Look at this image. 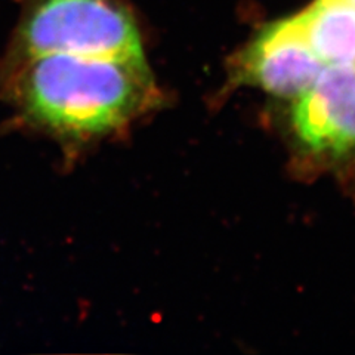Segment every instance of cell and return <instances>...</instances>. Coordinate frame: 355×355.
Segmentation results:
<instances>
[{
    "label": "cell",
    "mask_w": 355,
    "mask_h": 355,
    "mask_svg": "<svg viewBox=\"0 0 355 355\" xmlns=\"http://www.w3.org/2000/svg\"><path fill=\"white\" fill-rule=\"evenodd\" d=\"M324 69L295 17L265 27L236 61V79L282 98H297Z\"/></svg>",
    "instance_id": "obj_3"
},
{
    "label": "cell",
    "mask_w": 355,
    "mask_h": 355,
    "mask_svg": "<svg viewBox=\"0 0 355 355\" xmlns=\"http://www.w3.org/2000/svg\"><path fill=\"white\" fill-rule=\"evenodd\" d=\"M352 2H354V3H355V0H352Z\"/></svg>",
    "instance_id": "obj_6"
},
{
    "label": "cell",
    "mask_w": 355,
    "mask_h": 355,
    "mask_svg": "<svg viewBox=\"0 0 355 355\" xmlns=\"http://www.w3.org/2000/svg\"><path fill=\"white\" fill-rule=\"evenodd\" d=\"M10 61L48 53L146 57L128 0H17Z\"/></svg>",
    "instance_id": "obj_2"
},
{
    "label": "cell",
    "mask_w": 355,
    "mask_h": 355,
    "mask_svg": "<svg viewBox=\"0 0 355 355\" xmlns=\"http://www.w3.org/2000/svg\"><path fill=\"white\" fill-rule=\"evenodd\" d=\"M295 19L317 57L327 64H355V3L315 0Z\"/></svg>",
    "instance_id": "obj_5"
},
{
    "label": "cell",
    "mask_w": 355,
    "mask_h": 355,
    "mask_svg": "<svg viewBox=\"0 0 355 355\" xmlns=\"http://www.w3.org/2000/svg\"><path fill=\"white\" fill-rule=\"evenodd\" d=\"M10 62L15 104L36 125L67 138L123 128L159 95L146 57L48 53Z\"/></svg>",
    "instance_id": "obj_1"
},
{
    "label": "cell",
    "mask_w": 355,
    "mask_h": 355,
    "mask_svg": "<svg viewBox=\"0 0 355 355\" xmlns=\"http://www.w3.org/2000/svg\"><path fill=\"white\" fill-rule=\"evenodd\" d=\"M293 128L306 148L342 155L355 150V64H329L297 96Z\"/></svg>",
    "instance_id": "obj_4"
}]
</instances>
